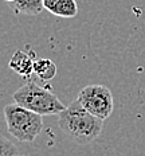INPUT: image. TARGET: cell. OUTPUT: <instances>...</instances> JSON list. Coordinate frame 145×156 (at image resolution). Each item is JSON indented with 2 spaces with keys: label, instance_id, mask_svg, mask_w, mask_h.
<instances>
[{
  "label": "cell",
  "instance_id": "cell-2",
  "mask_svg": "<svg viewBox=\"0 0 145 156\" xmlns=\"http://www.w3.org/2000/svg\"><path fill=\"white\" fill-rule=\"evenodd\" d=\"M12 98L16 104L42 116L59 115L66 108L55 93H53L48 87L39 86L31 80L15 90Z\"/></svg>",
  "mask_w": 145,
  "mask_h": 156
},
{
  "label": "cell",
  "instance_id": "cell-11",
  "mask_svg": "<svg viewBox=\"0 0 145 156\" xmlns=\"http://www.w3.org/2000/svg\"><path fill=\"white\" fill-rule=\"evenodd\" d=\"M16 156H20V155H16Z\"/></svg>",
  "mask_w": 145,
  "mask_h": 156
},
{
  "label": "cell",
  "instance_id": "cell-10",
  "mask_svg": "<svg viewBox=\"0 0 145 156\" xmlns=\"http://www.w3.org/2000/svg\"><path fill=\"white\" fill-rule=\"evenodd\" d=\"M4 2H7V3H8V4H9V3H14V2H15V0H4Z\"/></svg>",
  "mask_w": 145,
  "mask_h": 156
},
{
  "label": "cell",
  "instance_id": "cell-1",
  "mask_svg": "<svg viewBox=\"0 0 145 156\" xmlns=\"http://www.w3.org/2000/svg\"><path fill=\"white\" fill-rule=\"evenodd\" d=\"M60 131L77 144L86 145L98 139L104 128V120L88 112L78 100H74L58 115Z\"/></svg>",
  "mask_w": 145,
  "mask_h": 156
},
{
  "label": "cell",
  "instance_id": "cell-7",
  "mask_svg": "<svg viewBox=\"0 0 145 156\" xmlns=\"http://www.w3.org/2000/svg\"><path fill=\"white\" fill-rule=\"evenodd\" d=\"M9 8L16 15H39L43 11V0H15L14 3H9Z\"/></svg>",
  "mask_w": 145,
  "mask_h": 156
},
{
  "label": "cell",
  "instance_id": "cell-8",
  "mask_svg": "<svg viewBox=\"0 0 145 156\" xmlns=\"http://www.w3.org/2000/svg\"><path fill=\"white\" fill-rule=\"evenodd\" d=\"M34 73L42 81H51L57 76V65L48 58H39L34 62Z\"/></svg>",
  "mask_w": 145,
  "mask_h": 156
},
{
  "label": "cell",
  "instance_id": "cell-6",
  "mask_svg": "<svg viewBox=\"0 0 145 156\" xmlns=\"http://www.w3.org/2000/svg\"><path fill=\"white\" fill-rule=\"evenodd\" d=\"M43 7L53 15L60 18H75L78 14L75 0H43Z\"/></svg>",
  "mask_w": 145,
  "mask_h": 156
},
{
  "label": "cell",
  "instance_id": "cell-3",
  "mask_svg": "<svg viewBox=\"0 0 145 156\" xmlns=\"http://www.w3.org/2000/svg\"><path fill=\"white\" fill-rule=\"evenodd\" d=\"M42 115L19 105L8 104L4 106V119L8 133L22 143H32L43 129Z\"/></svg>",
  "mask_w": 145,
  "mask_h": 156
},
{
  "label": "cell",
  "instance_id": "cell-5",
  "mask_svg": "<svg viewBox=\"0 0 145 156\" xmlns=\"http://www.w3.org/2000/svg\"><path fill=\"white\" fill-rule=\"evenodd\" d=\"M34 62L35 61L32 59L30 54H27L23 50H16L12 58L9 59L8 66L12 71H15L20 77L30 80L31 74L34 73Z\"/></svg>",
  "mask_w": 145,
  "mask_h": 156
},
{
  "label": "cell",
  "instance_id": "cell-4",
  "mask_svg": "<svg viewBox=\"0 0 145 156\" xmlns=\"http://www.w3.org/2000/svg\"><path fill=\"white\" fill-rule=\"evenodd\" d=\"M77 100L81 102L88 112L102 120H106L112 116L114 108L112 90L105 85H88L79 92Z\"/></svg>",
  "mask_w": 145,
  "mask_h": 156
},
{
  "label": "cell",
  "instance_id": "cell-9",
  "mask_svg": "<svg viewBox=\"0 0 145 156\" xmlns=\"http://www.w3.org/2000/svg\"><path fill=\"white\" fill-rule=\"evenodd\" d=\"M19 155L18 148L4 136H0V156H16Z\"/></svg>",
  "mask_w": 145,
  "mask_h": 156
}]
</instances>
